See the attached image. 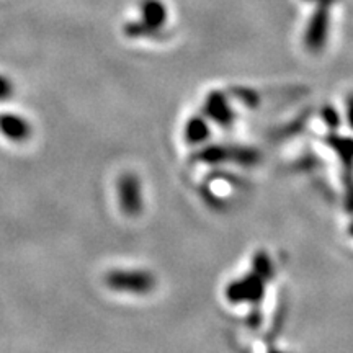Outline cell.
<instances>
[{"mask_svg":"<svg viewBox=\"0 0 353 353\" xmlns=\"http://www.w3.org/2000/svg\"><path fill=\"white\" fill-rule=\"evenodd\" d=\"M12 95V85L6 77L0 76V100H6Z\"/></svg>","mask_w":353,"mask_h":353,"instance_id":"cell-2","label":"cell"},{"mask_svg":"<svg viewBox=\"0 0 353 353\" xmlns=\"http://www.w3.org/2000/svg\"><path fill=\"white\" fill-rule=\"evenodd\" d=\"M0 134L12 143H23L32 136V126L17 113L0 114Z\"/></svg>","mask_w":353,"mask_h":353,"instance_id":"cell-1","label":"cell"}]
</instances>
